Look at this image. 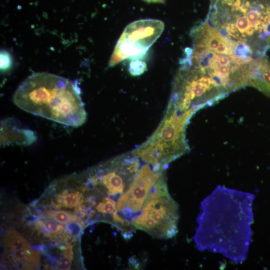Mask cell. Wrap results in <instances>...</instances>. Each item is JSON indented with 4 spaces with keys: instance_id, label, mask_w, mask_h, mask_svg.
Here are the masks:
<instances>
[{
    "instance_id": "2e32d148",
    "label": "cell",
    "mask_w": 270,
    "mask_h": 270,
    "mask_svg": "<svg viewBox=\"0 0 270 270\" xmlns=\"http://www.w3.org/2000/svg\"><path fill=\"white\" fill-rule=\"evenodd\" d=\"M224 40V38L219 34V32H216L212 34L208 42L204 46L208 50L214 52L219 44Z\"/></svg>"
},
{
    "instance_id": "7402d4cb",
    "label": "cell",
    "mask_w": 270,
    "mask_h": 270,
    "mask_svg": "<svg viewBox=\"0 0 270 270\" xmlns=\"http://www.w3.org/2000/svg\"><path fill=\"white\" fill-rule=\"evenodd\" d=\"M149 3H164L165 0H144Z\"/></svg>"
},
{
    "instance_id": "9a60e30c",
    "label": "cell",
    "mask_w": 270,
    "mask_h": 270,
    "mask_svg": "<svg viewBox=\"0 0 270 270\" xmlns=\"http://www.w3.org/2000/svg\"><path fill=\"white\" fill-rule=\"evenodd\" d=\"M42 222L50 236H53L54 234H58V232H61L64 230V228L60 224H58L54 220H46Z\"/></svg>"
},
{
    "instance_id": "30bf717a",
    "label": "cell",
    "mask_w": 270,
    "mask_h": 270,
    "mask_svg": "<svg viewBox=\"0 0 270 270\" xmlns=\"http://www.w3.org/2000/svg\"><path fill=\"white\" fill-rule=\"evenodd\" d=\"M2 244L5 248L12 250L20 249L29 250L30 248V245L27 240L14 229L4 234Z\"/></svg>"
},
{
    "instance_id": "52a82bcc",
    "label": "cell",
    "mask_w": 270,
    "mask_h": 270,
    "mask_svg": "<svg viewBox=\"0 0 270 270\" xmlns=\"http://www.w3.org/2000/svg\"><path fill=\"white\" fill-rule=\"evenodd\" d=\"M37 137L34 132L22 127L12 118H6L0 124V144H16L28 146L35 142Z\"/></svg>"
},
{
    "instance_id": "4fadbf2b",
    "label": "cell",
    "mask_w": 270,
    "mask_h": 270,
    "mask_svg": "<svg viewBox=\"0 0 270 270\" xmlns=\"http://www.w3.org/2000/svg\"><path fill=\"white\" fill-rule=\"evenodd\" d=\"M48 216L61 224H66L77 219L76 215L64 210L50 211L48 213Z\"/></svg>"
},
{
    "instance_id": "8fae6325",
    "label": "cell",
    "mask_w": 270,
    "mask_h": 270,
    "mask_svg": "<svg viewBox=\"0 0 270 270\" xmlns=\"http://www.w3.org/2000/svg\"><path fill=\"white\" fill-rule=\"evenodd\" d=\"M84 198L83 194L79 192H68L65 190L58 194L56 200L61 206L72 208L82 205Z\"/></svg>"
},
{
    "instance_id": "ba28073f",
    "label": "cell",
    "mask_w": 270,
    "mask_h": 270,
    "mask_svg": "<svg viewBox=\"0 0 270 270\" xmlns=\"http://www.w3.org/2000/svg\"><path fill=\"white\" fill-rule=\"evenodd\" d=\"M250 74L248 86L258 88L270 96V63L260 57L250 62Z\"/></svg>"
},
{
    "instance_id": "3957f363",
    "label": "cell",
    "mask_w": 270,
    "mask_h": 270,
    "mask_svg": "<svg viewBox=\"0 0 270 270\" xmlns=\"http://www.w3.org/2000/svg\"><path fill=\"white\" fill-rule=\"evenodd\" d=\"M194 114L180 112L169 102L157 128L132 152L148 164L166 169L169 164L190 151L186 130Z\"/></svg>"
},
{
    "instance_id": "7a4b0ae2",
    "label": "cell",
    "mask_w": 270,
    "mask_h": 270,
    "mask_svg": "<svg viewBox=\"0 0 270 270\" xmlns=\"http://www.w3.org/2000/svg\"><path fill=\"white\" fill-rule=\"evenodd\" d=\"M78 82L54 74L36 72L18 86L14 104L22 110L66 126L78 127L86 119Z\"/></svg>"
},
{
    "instance_id": "7c38bea8",
    "label": "cell",
    "mask_w": 270,
    "mask_h": 270,
    "mask_svg": "<svg viewBox=\"0 0 270 270\" xmlns=\"http://www.w3.org/2000/svg\"><path fill=\"white\" fill-rule=\"evenodd\" d=\"M240 12L234 14L236 26L240 33L242 38H246L248 36H252L254 34L255 30L252 25L250 22L245 15L242 16Z\"/></svg>"
},
{
    "instance_id": "ffe728a7",
    "label": "cell",
    "mask_w": 270,
    "mask_h": 270,
    "mask_svg": "<svg viewBox=\"0 0 270 270\" xmlns=\"http://www.w3.org/2000/svg\"><path fill=\"white\" fill-rule=\"evenodd\" d=\"M29 250L20 249L15 250L13 254V259L14 261H20L24 258L29 252Z\"/></svg>"
},
{
    "instance_id": "5bb4252c",
    "label": "cell",
    "mask_w": 270,
    "mask_h": 270,
    "mask_svg": "<svg viewBox=\"0 0 270 270\" xmlns=\"http://www.w3.org/2000/svg\"><path fill=\"white\" fill-rule=\"evenodd\" d=\"M146 70V64L140 60H134L130 64L128 70L134 76L142 74Z\"/></svg>"
},
{
    "instance_id": "ac0fdd59",
    "label": "cell",
    "mask_w": 270,
    "mask_h": 270,
    "mask_svg": "<svg viewBox=\"0 0 270 270\" xmlns=\"http://www.w3.org/2000/svg\"><path fill=\"white\" fill-rule=\"evenodd\" d=\"M11 64V58L10 54L6 52H2L0 54V68L6 70Z\"/></svg>"
},
{
    "instance_id": "d6986e66",
    "label": "cell",
    "mask_w": 270,
    "mask_h": 270,
    "mask_svg": "<svg viewBox=\"0 0 270 270\" xmlns=\"http://www.w3.org/2000/svg\"><path fill=\"white\" fill-rule=\"evenodd\" d=\"M216 62L220 66H230L232 64L229 55L217 54Z\"/></svg>"
},
{
    "instance_id": "8992f818",
    "label": "cell",
    "mask_w": 270,
    "mask_h": 270,
    "mask_svg": "<svg viewBox=\"0 0 270 270\" xmlns=\"http://www.w3.org/2000/svg\"><path fill=\"white\" fill-rule=\"evenodd\" d=\"M164 23L160 20L142 19L132 22L124 28L112 52L109 65L114 66L125 59L138 60L162 34Z\"/></svg>"
},
{
    "instance_id": "44dd1931",
    "label": "cell",
    "mask_w": 270,
    "mask_h": 270,
    "mask_svg": "<svg viewBox=\"0 0 270 270\" xmlns=\"http://www.w3.org/2000/svg\"><path fill=\"white\" fill-rule=\"evenodd\" d=\"M40 252L38 250H32L27 257L26 260L30 264H38L40 260Z\"/></svg>"
},
{
    "instance_id": "5b68a950",
    "label": "cell",
    "mask_w": 270,
    "mask_h": 270,
    "mask_svg": "<svg viewBox=\"0 0 270 270\" xmlns=\"http://www.w3.org/2000/svg\"><path fill=\"white\" fill-rule=\"evenodd\" d=\"M178 205L170 195L166 175L153 186L142 206L141 214L132 222L135 230L151 236L168 239L178 232Z\"/></svg>"
},
{
    "instance_id": "e0dca14e",
    "label": "cell",
    "mask_w": 270,
    "mask_h": 270,
    "mask_svg": "<svg viewBox=\"0 0 270 270\" xmlns=\"http://www.w3.org/2000/svg\"><path fill=\"white\" fill-rule=\"evenodd\" d=\"M64 256L61 258L58 262V266L59 270H68L70 269L73 254L64 253Z\"/></svg>"
},
{
    "instance_id": "9c48e42d",
    "label": "cell",
    "mask_w": 270,
    "mask_h": 270,
    "mask_svg": "<svg viewBox=\"0 0 270 270\" xmlns=\"http://www.w3.org/2000/svg\"><path fill=\"white\" fill-rule=\"evenodd\" d=\"M252 51L250 46L244 41H236L233 54L230 55L232 62L242 64L248 63L253 59Z\"/></svg>"
},
{
    "instance_id": "6da1fadb",
    "label": "cell",
    "mask_w": 270,
    "mask_h": 270,
    "mask_svg": "<svg viewBox=\"0 0 270 270\" xmlns=\"http://www.w3.org/2000/svg\"><path fill=\"white\" fill-rule=\"evenodd\" d=\"M252 197L228 188L215 190L202 204L194 236L199 249L243 260L251 239Z\"/></svg>"
},
{
    "instance_id": "277c9868",
    "label": "cell",
    "mask_w": 270,
    "mask_h": 270,
    "mask_svg": "<svg viewBox=\"0 0 270 270\" xmlns=\"http://www.w3.org/2000/svg\"><path fill=\"white\" fill-rule=\"evenodd\" d=\"M172 86L170 101L180 112H192L210 106L226 97L230 92L217 84L200 68L181 64Z\"/></svg>"
}]
</instances>
